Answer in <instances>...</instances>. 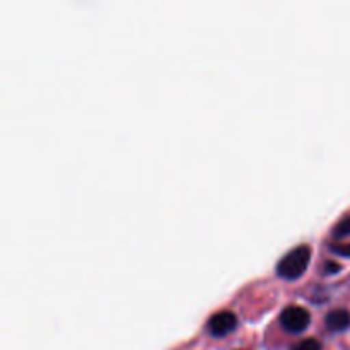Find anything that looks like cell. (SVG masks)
I'll return each instance as SVG.
<instances>
[{"label": "cell", "instance_id": "cell-3", "mask_svg": "<svg viewBox=\"0 0 350 350\" xmlns=\"http://www.w3.org/2000/svg\"><path fill=\"white\" fill-rule=\"evenodd\" d=\"M238 327V318L232 311H217L211 317L207 323V330L212 337H226Z\"/></svg>", "mask_w": 350, "mask_h": 350}, {"label": "cell", "instance_id": "cell-2", "mask_svg": "<svg viewBox=\"0 0 350 350\" xmlns=\"http://www.w3.org/2000/svg\"><path fill=\"white\" fill-rule=\"evenodd\" d=\"M279 320L284 330L291 332V334H303L310 327L311 314L310 311L301 306H287L280 313Z\"/></svg>", "mask_w": 350, "mask_h": 350}, {"label": "cell", "instance_id": "cell-1", "mask_svg": "<svg viewBox=\"0 0 350 350\" xmlns=\"http://www.w3.org/2000/svg\"><path fill=\"white\" fill-rule=\"evenodd\" d=\"M311 263V248L299 245L282 256L277 263V275L286 280H297L306 273Z\"/></svg>", "mask_w": 350, "mask_h": 350}, {"label": "cell", "instance_id": "cell-4", "mask_svg": "<svg viewBox=\"0 0 350 350\" xmlns=\"http://www.w3.org/2000/svg\"><path fill=\"white\" fill-rule=\"evenodd\" d=\"M325 325L330 332H345L350 327V313L345 310H334L325 318Z\"/></svg>", "mask_w": 350, "mask_h": 350}, {"label": "cell", "instance_id": "cell-7", "mask_svg": "<svg viewBox=\"0 0 350 350\" xmlns=\"http://www.w3.org/2000/svg\"><path fill=\"white\" fill-rule=\"evenodd\" d=\"M330 250L334 253H337V255L347 256V258H350V243L349 245H334Z\"/></svg>", "mask_w": 350, "mask_h": 350}, {"label": "cell", "instance_id": "cell-8", "mask_svg": "<svg viewBox=\"0 0 350 350\" xmlns=\"http://www.w3.org/2000/svg\"><path fill=\"white\" fill-rule=\"evenodd\" d=\"M338 270H340V265H338V263H327V265H325V273H327V275H334Z\"/></svg>", "mask_w": 350, "mask_h": 350}, {"label": "cell", "instance_id": "cell-5", "mask_svg": "<svg viewBox=\"0 0 350 350\" xmlns=\"http://www.w3.org/2000/svg\"><path fill=\"white\" fill-rule=\"evenodd\" d=\"M334 238L337 239H344V238H349L350 236V214L345 215L344 219H340V221L335 224L334 228Z\"/></svg>", "mask_w": 350, "mask_h": 350}, {"label": "cell", "instance_id": "cell-6", "mask_svg": "<svg viewBox=\"0 0 350 350\" xmlns=\"http://www.w3.org/2000/svg\"><path fill=\"white\" fill-rule=\"evenodd\" d=\"M291 350H321V344L317 338H304L299 344L294 345Z\"/></svg>", "mask_w": 350, "mask_h": 350}]
</instances>
